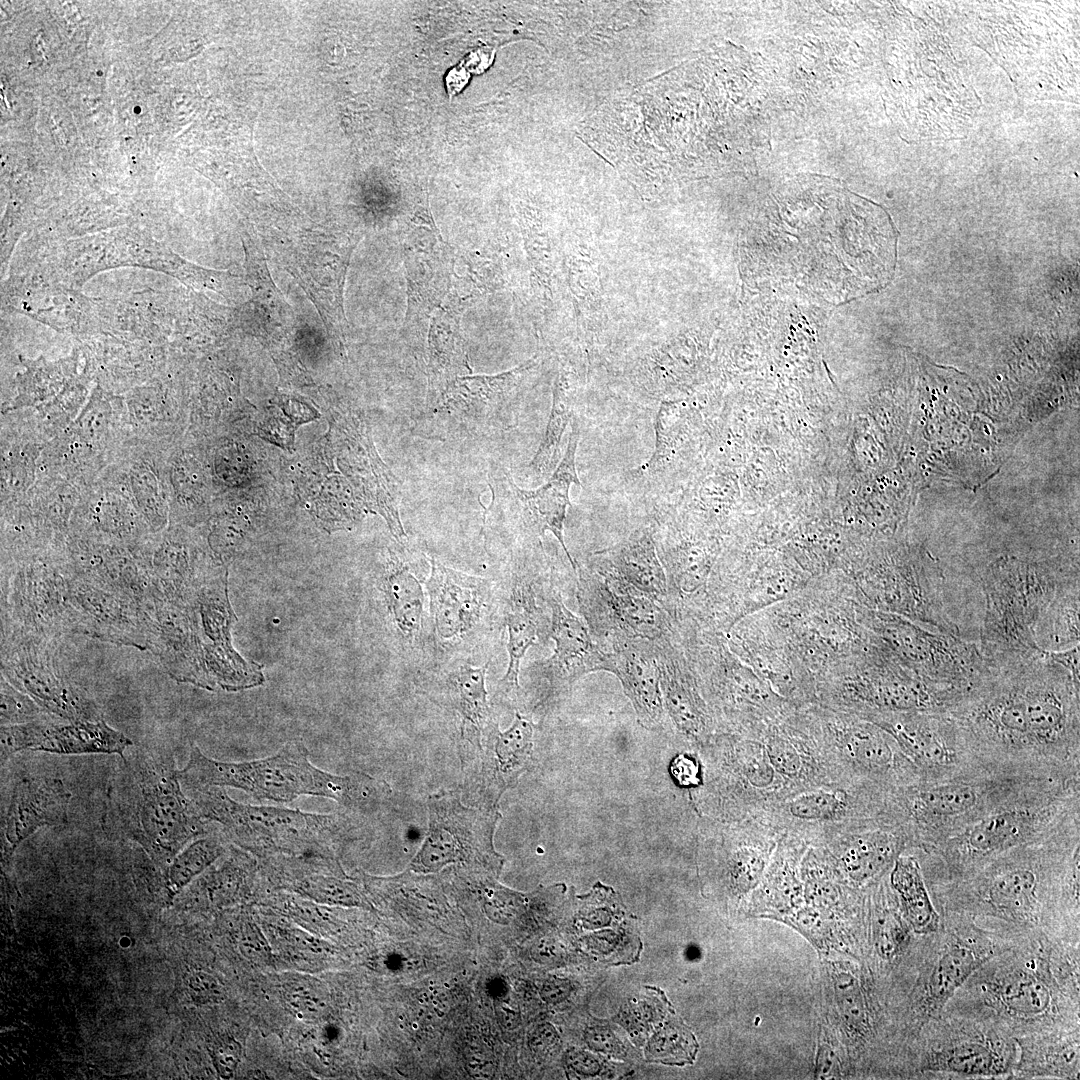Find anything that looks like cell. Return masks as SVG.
Returning <instances> with one entry per match:
<instances>
[{
	"mask_svg": "<svg viewBox=\"0 0 1080 1080\" xmlns=\"http://www.w3.org/2000/svg\"><path fill=\"white\" fill-rule=\"evenodd\" d=\"M970 32L1001 65L1018 94L1078 103V15L1057 3L980 2Z\"/></svg>",
	"mask_w": 1080,
	"mask_h": 1080,
	"instance_id": "1",
	"label": "cell"
},
{
	"mask_svg": "<svg viewBox=\"0 0 1080 1080\" xmlns=\"http://www.w3.org/2000/svg\"><path fill=\"white\" fill-rule=\"evenodd\" d=\"M122 762L107 789L103 828L137 843L165 871L190 842L209 834L182 788L172 752L140 750Z\"/></svg>",
	"mask_w": 1080,
	"mask_h": 1080,
	"instance_id": "2",
	"label": "cell"
},
{
	"mask_svg": "<svg viewBox=\"0 0 1080 1080\" xmlns=\"http://www.w3.org/2000/svg\"><path fill=\"white\" fill-rule=\"evenodd\" d=\"M178 777L184 790L233 787L257 800L280 803L312 795L333 799L348 808L367 806L382 790L380 782L365 774L337 776L315 767L307 748L298 741L288 742L273 756L237 763L207 757L193 746Z\"/></svg>",
	"mask_w": 1080,
	"mask_h": 1080,
	"instance_id": "3",
	"label": "cell"
},
{
	"mask_svg": "<svg viewBox=\"0 0 1080 1080\" xmlns=\"http://www.w3.org/2000/svg\"><path fill=\"white\" fill-rule=\"evenodd\" d=\"M1069 583L1037 563L1002 558L983 579L985 614L980 649L995 669L1029 659L1043 649L1037 642L1039 624Z\"/></svg>",
	"mask_w": 1080,
	"mask_h": 1080,
	"instance_id": "4",
	"label": "cell"
},
{
	"mask_svg": "<svg viewBox=\"0 0 1080 1080\" xmlns=\"http://www.w3.org/2000/svg\"><path fill=\"white\" fill-rule=\"evenodd\" d=\"M184 791L202 819L218 824L226 839L257 852L326 855L344 833L343 816L336 814L242 804L218 786Z\"/></svg>",
	"mask_w": 1080,
	"mask_h": 1080,
	"instance_id": "5",
	"label": "cell"
},
{
	"mask_svg": "<svg viewBox=\"0 0 1080 1080\" xmlns=\"http://www.w3.org/2000/svg\"><path fill=\"white\" fill-rule=\"evenodd\" d=\"M871 646L930 681L974 693L995 673L979 645L928 629L902 616L863 611Z\"/></svg>",
	"mask_w": 1080,
	"mask_h": 1080,
	"instance_id": "6",
	"label": "cell"
},
{
	"mask_svg": "<svg viewBox=\"0 0 1080 1080\" xmlns=\"http://www.w3.org/2000/svg\"><path fill=\"white\" fill-rule=\"evenodd\" d=\"M72 573L64 549L5 561L1 572V638L60 640L73 632Z\"/></svg>",
	"mask_w": 1080,
	"mask_h": 1080,
	"instance_id": "7",
	"label": "cell"
},
{
	"mask_svg": "<svg viewBox=\"0 0 1080 1080\" xmlns=\"http://www.w3.org/2000/svg\"><path fill=\"white\" fill-rule=\"evenodd\" d=\"M973 772L939 780H921L908 797V809L922 845L940 844L995 807L1027 789L1034 778L980 777Z\"/></svg>",
	"mask_w": 1080,
	"mask_h": 1080,
	"instance_id": "8",
	"label": "cell"
},
{
	"mask_svg": "<svg viewBox=\"0 0 1080 1080\" xmlns=\"http://www.w3.org/2000/svg\"><path fill=\"white\" fill-rule=\"evenodd\" d=\"M906 552L895 565L858 583L866 603L928 629L959 635L945 605L940 567L923 548Z\"/></svg>",
	"mask_w": 1080,
	"mask_h": 1080,
	"instance_id": "9",
	"label": "cell"
},
{
	"mask_svg": "<svg viewBox=\"0 0 1080 1080\" xmlns=\"http://www.w3.org/2000/svg\"><path fill=\"white\" fill-rule=\"evenodd\" d=\"M535 365L533 358L504 373L455 379L434 402L426 405L430 430L481 434L511 428L517 421L514 408L517 389Z\"/></svg>",
	"mask_w": 1080,
	"mask_h": 1080,
	"instance_id": "10",
	"label": "cell"
},
{
	"mask_svg": "<svg viewBox=\"0 0 1080 1080\" xmlns=\"http://www.w3.org/2000/svg\"><path fill=\"white\" fill-rule=\"evenodd\" d=\"M57 642L36 637L1 638V675L62 720L102 719L94 701L61 671L55 656Z\"/></svg>",
	"mask_w": 1080,
	"mask_h": 1080,
	"instance_id": "11",
	"label": "cell"
},
{
	"mask_svg": "<svg viewBox=\"0 0 1080 1080\" xmlns=\"http://www.w3.org/2000/svg\"><path fill=\"white\" fill-rule=\"evenodd\" d=\"M429 829L411 862L414 872L433 873L456 862L494 857L493 835L500 815L494 810L468 808L455 791L428 798Z\"/></svg>",
	"mask_w": 1080,
	"mask_h": 1080,
	"instance_id": "12",
	"label": "cell"
},
{
	"mask_svg": "<svg viewBox=\"0 0 1080 1080\" xmlns=\"http://www.w3.org/2000/svg\"><path fill=\"white\" fill-rule=\"evenodd\" d=\"M580 431L576 417L571 421V432L565 454L553 471L550 479L535 490L520 489L510 474H490L489 486L492 501L485 510L486 514L516 515L523 526L537 534L550 531L566 553L574 572L578 570L576 561L564 541V522L567 507L571 505L569 491L572 484L580 486L576 472L575 457Z\"/></svg>",
	"mask_w": 1080,
	"mask_h": 1080,
	"instance_id": "13",
	"label": "cell"
},
{
	"mask_svg": "<svg viewBox=\"0 0 1080 1080\" xmlns=\"http://www.w3.org/2000/svg\"><path fill=\"white\" fill-rule=\"evenodd\" d=\"M604 562V561H603ZM599 574L578 581V596L591 628L625 639L663 642L668 628L654 598L640 592L605 562Z\"/></svg>",
	"mask_w": 1080,
	"mask_h": 1080,
	"instance_id": "14",
	"label": "cell"
},
{
	"mask_svg": "<svg viewBox=\"0 0 1080 1080\" xmlns=\"http://www.w3.org/2000/svg\"><path fill=\"white\" fill-rule=\"evenodd\" d=\"M881 725L898 741L922 780L986 769L971 765L970 758H976L948 711L892 713L881 719Z\"/></svg>",
	"mask_w": 1080,
	"mask_h": 1080,
	"instance_id": "15",
	"label": "cell"
},
{
	"mask_svg": "<svg viewBox=\"0 0 1080 1080\" xmlns=\"http://www.w3.org/2000/svg\"><path fill=\"white\" fill-rule=\"evenodd\" d=\"M1060 829L991 858L995 861L975 882L980 904L1011 920L1036 914L1045 890L1041 857Z\"/></svg>",
	"mask_w": 1080,
	"mask_h": 1080,
	"instance_id": "16",
	"label": "cell"
},
{
	"mask_svg": "<svg viewBox=\"0 0 1080 1080\" xmlns=\"http://www.w3.org/2000/svg\"><path fill=\"white\" fill-rule=\"evenodd\" d=\"M69 600L73 633L147 649L148 615L136 601L73 576Z\"/></svg>",
	"mask_w": 1080,
	"mask_h": 1080,
	"instance_id": "17",
	"label": "cell"
},
{
	"mask_svg": "<svg viewBox=\"0 0 1080 1080\" xmlns=\"http://www.w3.org/2000/svg\"><path fill=\"white\" fill-rule=\"evenodd\" d=\"M144 610L149 621L146 650L174 680L207 689L203 648L193 604L157 597Z\"/></svg>",
	"mask_w": 1080,
	"mask_h": 1080,
	"instance_id": "18",
	"label": "cell"
},
{
	"mask_svg": "<svg viewBox=\"0 0 1080 1080\" xmlns=\"http://www.w3.org/2000/svg\"><path fill=\"white\" fill-rule=\"evenodd\" d=\"M64 554L73 577L126 596L143 609L158 597L135 548L72 535Z\"/></svg>",
	"mask_w": 1080,
	"mask_h": 1080,
	"instance_id": "19",
	"label": "cell"
},
{
	"mask_svg": "<svg viewBox=\"0 0 1080 1080\" xmlns=\"http://www.w3.org/2000/svg\"><path fill=\"white\" fill-rule=\"evenodd\" d=\"M426 582L434 631L444 642L462 640L479 627L490 607L491 582L430 559Z\"/></svg>",
	"mask_w": 1080,
	"mask_h": 1080,
	"instance_id": "20",
	"label": "cell"
},
{
	"mask_svg": "<svg viewBox=\"0 0 1080 1080\" xmlns=\"http://www.w3.org/2000/svg\"><path fill=\"white\" fill-rule=\"evenodd\" d=\"M71 799L62 780L57 778H23L11 793L2 830V858L7 861L18 845L46 826L67 821Z\"/></svg>",
	"mask_w": 1080,
	"mask_h": 1080,
	"instance_id": "21",
	"label": "cell"
},
{
	"mask_svg": "<svg viewBox=\"0 0 1080 1080\" xmlns=\"http://www.w3.org/2000/svg\"><path fill=\"white\" fill-rule=\"evenodd\" d=\"M551 608L550 637L553 655L540 663L543 676L552 686L570 685L587 673L606 670L607 653L594 644L583 620L553 591L547 598Z\"/></svg>",
	"mask_w": 1080,
	"mask_h": 1080,
	"instance_id": "22",
	"label": "cell"
},
{
	"mask_svg": "<svg viewBox=\"0 0 1080 1080\" xmlns=\"http://www.w3.org/2000/svg\"><path fill=\"white\" fill-rule=\"evenodd\" d=\"M646 646L633 640L632 643H619L615 651L607 653L605 671L620 680L640 723L652 726L660 721L663 706L655 644Z\"/></svg>",
	"mask_w": 1080,
	"mask_h": 1080,
	"instance_id": "23",
	"label": "cell"
},
{
	"mask_svg": "<svg viewBox=\"0 0 1080 1080\" xmlns=\"http://www.w3.org/2000/svg\"><path fill=\"white\" fill-rule=\"evenodd\" d=\"M55 716L31 724L29 750L55 754H118L133 742L103 719L54 722Z\"/></svg>",
	"mask_w": 1080,
	"mask_h": 1080,
	"instance_id": "24",
	"label": "cell"
},
{
	"mask_svg": "<svg viewBox=\"0 0 1080 1080\" xmlns=\"http://www.w3.org/2000/svg\"><path fill=\"white\" fill-rule=\"evenodd\" d=\"M595 554L640 592L654 599L666 596V574L649 531L636 530L623 542Z\"/></svg>",
	"mask_w": 1080,
	"mask_h": 1080,
	"instance_id": "25",
	"label": "cell"
},
{
	"mask_svg": "<svg viewBox=\"0 0 1080 1080\" xmlns=\"http://www.w3.org/2000/svg\"><path fill=\"white\" fill-rule=\"evenodd\" d=\"M437 244H411L406 250L408 311L406 317L417 321L439 306L451 284L446 254Z\"/></svg>",
	"mask_w": 1080,
	"mask_h": 1080,
	"instance_id": "26",
	"label": "cell"
},
{
	"mask_svg": "<svg viewBox=\"0 0 1080 1080\" xmlns=\"http://www.w3.org/2000/svg\"><path fill=\"white\" fill-rule=\"evenodd\" d=\"M540 609L533 589L526 583H515L505 616L508 632V667L500 685L505 692L519 690L520 664L528 648L536 643L539 634Z\"/></svg>",
	"mask_w": 1080,
	"mask_h": 1080,
	"instance_id": "27",
	"label": "cell"
},
{
	"mask_svg": "<svg viewBox=\"0 0 1080 1080\" xmlns=\"http://www.w3.org/2000/svg\"><path fill=\"white\" fill-rule=\"evenodd\" d=\"M428 394L427 403L435 401L455 379L467 376L470 367L468 354L458 324L439 318L433 319L428 342Z\"/></svg>",
	"mask_w": 1080,
	"mask_h": 1080,
	"instance_id": "28",
	"label": "cell"
},
{
	"mask_svg": "<svg viewBox=\"0 0 1080 1080\" xmlns=\"http://www.w3.org/2000/svg\"><path fill=\"white\" fill-rule=\"evenodd\" d=\"M989 1000L1011 1018L1036 1020L1052 1008V991L1040 976L1024 970L998 978L987 987Z\"/></svg>",
	"mask_w": 1080,
	"mask_h": 1080,
	"instance_id": "29",
	"label": "cell"
},
{
	"mask_svg": "<svg viewBox=\"0 0 1080 1080\" xmlns=\"http://www.w3.org/2000/svg\"><path fill=\"white\" fill-rule=\"evenodd\" d=\"M488 663L480 667L461 664L447 677V688L455 709L462 717V731L467 725L475 729L479 737L495 723L492 720L485 688Z\"/></svg>",
	"mask_w": 1080,
	"mask_h": 1080,
	"instance_id": "30",
	"label": "cell"
},
{
	"mask_svg": "<svg viewBox=\"0 0 1080 1080\" xmlns=\"http://www.w3.org/2000/svg\"><path fill=\"white\" fill-rule=\"evenodd\" d=\"M930 1067L962 1076H996L1007 1071L1008 1062L991 1040L973 1038L936 1052Z\"/></svg>",
	"mask_w": 1080,
	"mask_h": 1080,
	"instance_id": "31",
	"label": "cell"
},
{
	"mask_svg": "<svg viewBox=\"0 0 1080 1080\" xmlns=\"http://www.w3.org/2000/svg\"><path fill=\"white\" fill-rule=\"evenodd\" d=\"M986 959L987 955L964 943H955L945 948L936 960L926 984L931 1009H941Z\"/></svg>",
	"mask_w": 1080,
	"mask_h": 1080,
	"instance_id": "32",
	"label": "cell"
},
{
	"mask_svg": "<svg viewBox=\"0 0 1080 1080\" xmlns=\"http://www.w3.org/2000/svg\"><path fill=\"white\" fill-rule=\"evenodd\" d=\"M892 882L901 897L907 920L915 932L928 934L938 928L939 915L935 910L918 862L903 857L896 863Z\"/></svg>",
	"mask_w": 1080,
	"mask_h": 1080,
	"instance_id": "33",
	"label": "cell"
},
{
	"mask_svg": "<svg viewBox=\"0 0 1080 1080\" xmlns=\"http://www.w3.org/2000/svg\"><path fill=\"white\" fill-rule=\"evenodd\" d=\"M384 591L393 621L407 638L415 637L421 629L424 592L420 581L405 565H398L387 575Z\"/></svg>",
	"mask_w": 1080,
	"mask_h": 1080,
	"instance_id": "34",
	"label": "cell"
},
{
	"mask_svg": "<svg viewBox=\"0 0 1080 1080\" xmlns=\"http://www.w3.org/2000/svg\"><path fill=\"white\" fill-rule=\"evenodd\" d=\"M225 839L221 831L204 835L190 842L174 857L163 871L167 900L173 899L226 852Z\"/></svg>",
	"mask_w": 1080,
	"mask_h": 1080,
	"instance_id": "35",
	"label": "cell"
},
{
	"mask_svg": "<svg viewBox=\"0 0 1080 1080\" xmlns=\"http://www.w3.org/2000/svg\"><path fill=\"white\" fill-rule=\"evenodd\" d=\"M489 731L495 745V776L503 791L517 779L531 756L533 725L517 711L508 730L501 732L494 725Z\"/></svg>",
	"mask_w": 1080,
	"mask_h": 1080,
	"instance_id": "36",
	"label": "cell"
},
{
	"mask_svg": "<svg viewBox=\"0 0 1080 1080\" xmlns=\"http://www.w3.org/2000/svg\"><path fill=\"white\" fill-rule=\"evenodd\" d=\"M572 400L564 375L558 376L553 388V399L545 435L529 468L537 475L547 476L554 471L560 459V442L567 425L572 421Z\"/></svg>",
	"mask_w": 1080,
	"mask_h": 1080,
	"instance_id": "37",
	"label": "cell"
},
{
	"mask_svg": "<svg viewBox=\"0 0 1080 1080\" xmlns=\"http://www.w3.org/2000/svg\"><path fill=\"white\" fill-rule=\"evenodd\" d=\"M293 888L318 903L342 907H369L357 885L340 876L309 873L296 879Z\"/></svg>",
	"mask_w": 1080,
	"mask_h": 1080,
	"instance_id": "38",
	"label": "cell"
},
{
	"mask_svg": "<svg viewBox=\"0 0 1080 1080\" xmlns=\"http://www.w3.org/2000/svg\"><path fill=\"white\" fill-rule=\"evenodd\" d=\"M895 840L888 833L875 832L856 839L847 850L845 861L856 879L877 873L894 853Z\"/></svg>",
	"mask_w": 1080,
	"mask_h": 1080,
	"instance_id": "39",
	"label": "cell"
},
{
	"mask_svg": "<svg viewBox=\"0 0 1080 1080\" xmlns=\"http://www.w3.org/2000/svg\"><path fill=\"white\" fill-rule=\"evenodd\" d=\"M845 748L852 760L868 770H885L894 762V753L887 740L868 726L856 727L849 733Z\"/></svg>",
	"mask_w": 1080,
	"mask_h": 1080,
	"instance_id": "40",
	"label": "cell"
},
{
	"mask_svg": "<svg viewBox=\"0 0 1080 1080\" xmlns=\"http://www.w3.org/2000/svg\"><path fill=\"white\" fill-rule=\"evenodd\" d=\"M282 989L290 1009L302 1018H319L327 1011V997L317 981L292 978L283 984Z\"/></svg>",
	"mask_w": 1080,
	"mask_h": 1080,
	"instance_id": "41",
	"label": "cell"
},
{
	"mask_svg": "<svg viewBox=\"0 0 1080 1080\" xmlns=\"http://www.w3.org/2000/svg\"><path fill=\"white\" fill-rule=\"evenodd\" d=\"M0 694L1 726L23 724L54 716L45 711L28 694L14 687L2 675Z\"/></svg>",
	"mask_w": 1080,
	"mask_h": 1080,
	"instance_id": "42",
	"label": "cell"
},
{
	"mask_svg": "<svg viewBox=\"0 0 1080 1080\" xmlns=\"http://www.w3.org/2000/svg\"><path fill=\"white\" fill-rule=\"evenodd\" d=\"M694 1035L683 1024H672L655 1035L651 1042V1051L658 1057L673 1062L684 1063L694 1059L697 1052Z\"/></svg>",
	"mask_w": 1080,
	"mask_h": 1080,
	"instance_id": "43",
	"label": "cell"
},
{
	"mask_svg": "<svg viewBox=\"0 0 1080 1080\" xmlns=\"http://www.w3.org/2000/svg\"><path fill=\"white\" fill-rule=\"evenodd\" d=\"M842 802L838 794L816 791L795 798L790 804V811L795 817L801 819H826L834 816L842 808Z\"/></svg>",
	"mask_w": 1080,
	"mask_h": 1080,
	"instance_id": "44",
	"label": "cell"
},
{
	"mask_svg": "<svg viewBox=\"0 0 1080 1080\" xmlns=\"http://www.w3.org/2000/svg\"><path fill=\"white\" fill-rule=\"evenodd\" d=\"M209 1053L217 1074L223 1079L233 1078L241 1062L242 1045L233 1037L221 1036L213 1041Z\"/></svg>",
	"mask_w": 1080,
	"mask_h": 1080,
	"instance_id": "45",
	"label": "cell"
},
{
	"mask_svg": "<svg viewBox=\"0 0 1080 1080\" xmlns=\"http://www.w3.org/2000/svg\"><path fill=\"white\" fill-rule=\"evenodd\" d=\"M190 997L198 1004L219 1003L225 997L221 982L204 971L192 972L186 981Z\"/></svg>",
	"mask_w": 1080,
	"mask_h": 1080,
	"instance_id": "46",
	"label": "cell"
},
{
	"mask_svg": "<svg viewBox=\"0 0 1080 1080\" xmlns=\"http://www.w3.org/2000/svg\"><path fill=\"white\" fill-rule=\"evenodd\" d=\"M768 755L772 765L782 774L794 776L800 769V757L794 747L786 741L774 740L768 746Z\"/></svg>",
	"mask_w": 1080,
	"mask_h": 1080,
	"instance_id": "47",
	"label": "cell"
},
{
	"mask_svg": "<svg viewBox=\"0 0 1080 1080\" xmlns=\"http://www.w3.org/2000/svg\"><path fill=\"white\" fill-rule=\"evenodd\" d=\"M493 55L494 50L489 47L478 48L470 52L460 65L469 73L479 74L491 64Z\"/></svg>",
	"mask_w": 1080,
	"mask_h": 1080,
	"instance_id": "48",
	"label": "cell"
},
{
	"mask_svg": "<svg viewBox=\"0 0 1080 1080\" xmlns=\"http://www.w3.org/2000/svg\"><path fill=\"white\" fill-rule=\"evenodd\" d=\"M672 771L682 785H694L698 782V766L688 757L678 756L673 763Z\"/></svg>",
	"mask_w": 1080,
	"mask_h": 1080,
	"instance_id": "49",
	"label": "cell"
},
{
	"mask_svg": "<svg viewBox=\"0 0 1080 1080\" xmlns=\"http://www.w3.org/2000/svg\"><path fill=\"white\" fill-rule=\"evenodd\" d=\"M466 1069L476 1078H488L493 1073L492 1062L479 1051H471L466 1057Z\"/></svg>",
	"mask_w": 1080,
	"mask_h": 1080,
	"instance_id": "50",
	"label": "cell"
},
{
	"mask_svg": "<svg viewBox=\"0 0 1080 1080\" xmlns=\"http://www.w3.org/2000/svg\"><path fill=\"white\" fill-rule=\"evenodd\" d=\"M470 73L460 64L449 71L446 77V88L450 97L457 94L468 82Z\"/></svg>",
	"mask_w": 1080,
	"mask_h": 1080,
	"instance_id": "51",
	"label": "cell"
},
{
	"mask_svg": "<svg viewBox=\"0 0 1080 1080\" xmlns=\"http://www.w3.org/2000/svg\"><path fill=\"white\" fill-rule=\"evenodd\" d=\"M494 1008L499 1024L507 1030L515 1029L519 1023L518 1013L504 1002H497Z\"/></svg>",
	"mask_w": 1080,
	"mask_h": 1080,
	"instance_id": "52",
	"label": "cell"
},
{
	"mask_svg": "<svg viewBox=\"0 0 1080 1080\" xmlns=\"http://www.w3.org/2000/svg\"><path fill=\"white\" fill-rule=\"evenodd\" d=\"M564 994V986L557 982L546 983L542 990V997L549 1002L560 1000Z\"/></svg>",
	"mask_w": 1080,
	"mask_h": 1080,
	"instance_id": "53",
	"label": "cell"
},
{
	"mask_svg": "<svg viewBox=\"0 0 1080 1080\" xmlns=\"http://www.w3.org/2000/svg\"><path fill=\"white\" fill-rule=\"evenodd\" d=\"M552 1039H553V1031H552V1029H550V1027L543 1026V1027L540 1028L538 1033L533 1035V1037L531 1039V1046L534 1049L542 1048V1047H545L546 1045H548L550 1042H552Z\"/></svg>",
	"mask_w": 1080,
	"mask_h": 1080,
	"instance_id": "54",
	"label": "cell"
}]
</instances>
